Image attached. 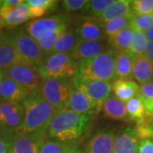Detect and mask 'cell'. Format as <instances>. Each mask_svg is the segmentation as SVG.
<instances>
[{"label": "cell", "mask_w": 153, "mask_h": 153, "mask_svg": "<svg viewBox=\"0 0 153 153\" xmlns=\"http://www.w3.org/2000/svg\"><path fill=\"white\" fill-rule=\"evenodd\" d=\"M91 118L90 115L79 114L70 110L60 111L49 123L45 136L52 140L71 144L86 133Z\"/></svg>", "instance_id": "1"}, {"label": "cell", "mask_w": 153, "mask_h": 153, "mask_svg": "<svg viewBox=\"0 0 153 153\" xmlns=\"http://www.w3.org/2000/svg\"><path fill=\"white\" fill-rule=\"evenodd\" d=\"M22 104L24 120L20 131L45 135L49 123L58 111L44 100L39 88L29 94Z\"/></svg>", "instance_id": "2"}, {"label": "cell", "mask_w": 153, "mask_h": 153, "mask_svg": "<svg viewBox=\"0 0 153 153\" xmlns=\"http://www.w3.org/2000/svg\"><path fill=\"white\" fill-rule=\"evenodd\" d=\"M116 52L106 50L94 58L77 62V75L88 80L111 82L115 80Z\"/></svg>", "instance_id": "3"}, {"label": "cell", "mask_w": 153, "mask_h": 153, "mask_svg": "<svg viewBox=\"0 0 153 153\" xmlns=\"http://www.w3.org/2000/svg\"><path fill=\"white\" fill-rule=\"evenodd\" d=\"M41 79L66 78L72 79L77 73V62L71 54H53L47 57L38 67Z\"/></svg>", "instance_id": "4"}, {"label": "cell", "mask_w": 153, "mask_h": 153, "mask_svg": "<svg viewBox=\"0 0 153 153\" xmlns=\"http://www.w3.org/2000/svg\"><path fill=\"white\" fill-rule=\"evenodd\" d=\"M72 79L49 78L41 81L39 90L44 100L57 111L65 109L72 88Z\"/></svg>", "instance_id": "5"}, {"label": "cell", "mask_w": 153, "mask_h": 153, "mask_svg": "<svg viewBox=\"0 0 153 153\" xmlns=\"http://www.w3.org/2000/svg\"><path fill=\"white\" fill-rule=\"evenodd\" d=\"M16 50L19 63L39 67L45 60V56L38 42L24 31H19L10 36Z\"/></svg>", "instance_id": "6"}, {"label": "cell", "mask_w": 153, "mask_h": 153, "mask_svg": "<svg viewBox=\"0 0 153 153\" xmlns=\"http://www.w3.org/2000/svg\"><path fill=\"white\" fill-rule=\"evenodd\" d=\"M71 82L73 87L82 92L92 102V104L95 108L96 114L101 111L105 100L111 96V82L88 80L77 74L74 76Z\"/></svg>", "instance_id": "7"}, {"label": "cell", "mask_w": 153, "mask_h": 153, "mask_svg": "<svg viewBox=\"0 0 153 153\" xmlns=\"http://www.w3.org/2000/svg\"><path fill=\"white\" fill-rule=\"evenodd\" d=\"M24 120L22 103H0L1 135L10 142L13 134L20 131Z\"/></svg>", "instance_id": "8"}, {"label": "cell", "mask_w": 153, "mask_h": 153, "mask_svg": "<svg viewBox=\"0 0 153 153\" xmlns=\"http://www.w3.org/2000/svg\"><path fill=\"white\" fill-rule=\"evenodd\" d=\"M67 19L64 16H54L35 19L26 25V33L37 42L50 36L60 29H67Z\"/></svg>", "instance_id": "9"}, {"label": "cell", "mask_w": 153, "mask_h": 153, "mask_svg": "<svg viewBox=\"0 0 153 153\" xmlns=\"http://www.w3.org/2000/svg\"><path fill=\"white\" fill-rule=\"evenodd\" d=\"M4 76L20 84L29 94L38 88L42 81L38 67L21 63H17L4 71Z\"/></svg>", "instance_id": "10"}, {"label": "cell", "mask_w": 153, "mask_h": 153, "mask_svg": "<svg viewBox=\"0 0 153 153\" xmlns=\"http://www.w3.org/2000/svg\"><path fill=\"white\" fill-rule=\"evenodd\" d=\"M45 135L18 131L10 140V153H39Z\"/></svg>", "instance_id": "11"}, {"label": "cell", "mask_w": 153, "mask_h": 153, "mask_svg": "<svg viewBox=\"0 0 153 153\" xmlns=\"http://www.w3.org/2000/svg\"><path fill=\"white\" fill-rule=\"evenodd\" d=\"M29 92L9 77H3L0 82V103H22Z\"/></svg>", "instance_id": "12"}, {"label": "cell", "mask_w": 153, "mask_h": 153, "mask_svg": "<svg viewBox=\"0 0 153 153\" xmlns=\"http://www.w3.org/2000/svg\"><path fill=\"white\" fill-rule=\"evenodd\" d=\"M80 39L103 42L106 38L103 24L96 18H88L82 21L75 30Z\"/></svg>", "instance_id": "13"}, {"label": "cell", "mask_w": 153, "mask_h": 153, "mask_svg": "<svg viewBox=\"0 0 153 153\" xmlns=\"http://www.w3.org/2000/svg\"><path fill=\"white\" fill-rule=\"evenodd\" d=\"M106 46L103 42L88 41L79 39L76 43L75 48L71 53L73 60L78 62L82 60H89L94 58L100 54L105 51Z\"/></svg>", "instance_id": "14"}, {"label": "cell", "mask_w": 153, "mask_h": 153, "mask_svg": "<svg viewBox=\"0 0 153 153\" xmlns=\"http://www.w3.org/2000/svg\"><path fill=\"white\" fill-rule=\"evenodd\" d=\"M139 139L134 128H126L116 134L113 153H138Z\"/></svg>", "instance_id": "15"}, {"label": "cell", "mask_w": 153, "mask_h": 153, "mask_svg": "<svg viewBox=\"0 0 153 153\" xmlns=\"http://www.w3.org/2000/svg\"><path fill=\"white\" fill-rule=\"evenodd\" d=\"M116 134L112 130L96 133L88 144L86 153H113Z\"/></svg>", "instance_id": "16"}, {"label": "cell", "mask_w": 153, "mask_h": 153, "mask_svg": "<svg viewBox=\"0 0 153 153\" xmlns=\"http://www.w3.org/2000/svg\"><path fill=\"white\" fill-rule=\"evenodd\" d=\"M66 110H70L76 113L92 116L95 113V108L87 96L80 90L72 86L69 98L66 105Z\"/></svg>", "instance_id": "17"}, {"label": "cell", "mask_w": 153, "mask_h": 153, "mask_svg": "<svg viewBox=\"0 0 153 153\" xmlns=\"http://www.w3.org/2000/svg\"><path fill=\"white\" fill-rule=\"evenodd\" d=\"M17 63L19 58L10 37L0 34V71L4 72Z\"/></svg>", "instance_id": "18"}, {"label": "cell", "mask_w": 153, "mask_h": 153, "mask_svg": "<svg viewBox=\"0 0 153 153\" xmlns=\"http://www.w3.org/2000/svg\"><path fill=\"white\" fill-rule=\"evenodd\" d=\"M134 56L128 51L116 52L114 60L115 79L131 80L133 78V63Z\"/></svg>", "instance_id": "19"}, {"label": "cell", "mask_w": 153, "mask_h": 153, "mask_svg": "<svg viewBox=\"0 0 153 153\" xmlns=\"http://www.w3.org/2000/svg\"><path fill=\"white\" fill-rule=\"evenodd\" d=\"M134 16L132 10V1L130 0H117L105 11L104 13L97 18L101 23L111 21L116 18L126 17L130 18Z\"/></svg>", "instance_id": "20"}, {"label": "cell", "mask_w": 153, "mask_h": 153, "mask_svg": "<svg viewBox=\"0 0 153 153\" xmlns=\"http://www.w3.org/2000/svg\"><path fill=\"white\" fill-rule=\"evenodd\" d=\"M133 77L140 85L153 83V65L144 55L134 58Z\"/></svg>", "instance_id": "21"}, {"label": "cell", "mask_w": 153, "mask_h": 153, "mask_svg": "<svg viewBox=\"0 0 153 153\" xmlns=\"http://www.w3.org/2000/svg\"><path fill=\"white\" fill-rule=\"evenodd\" d=\"M111 90L113 91L116 98L126 103L128 100L139 94L140 86L133 80L115 79L111 82Z\"/></svg>", "instance_id": "22"}, {"label": "cell", "mask_w": 153, "mask_h": 153, "mask_svg": "<svg viewBox=\"0 0 153 153\" xmlns=\"http://www.w3.org/2000/svg\"><path fill=\"white\" fill-rule=\"evenodd\" d=\"M102 110L105 116L109 118L123 122L130 121L126 111L125 103L116 98L114 95L110 96L105 100L102 106Z\"/></svg>", "instance_id": "23"}, {"label": "cell", "mask_w": 153, "mask_h": 153, "mask_svg": "<svg viewBox=\"0 0 153 153\" xmlns=\"http://www.w3.org/2000/svg\"><path fill=\"white\" fill-rule=\"evenodd\" d=\"M80 38L76 35L75 30L66 29L56 41L54 48L52 49L51 55L53 54H71L73 49L75 48L76 43Z\"/></svg>", "instance_id": "24"}, {"label": "cell", "mask_w": 153, "mask_h": 153, "mask_svg": "<svg viewBox=\"0 0 153 153\" xmlns=\"http://www.w3.org/2000/svg\"><path fill=\"white\" fill-rule=\"evenodd\" d=\"M134 38V30L129 26L124 28L115 37L111 38L109 44L112 46V50L115 52L128 51Z\"/></svg>", "instance_id": "25"}, {"label": "cell", "mask_w": 153, "mask_h": 153, "mask_svg": "<svg viewBox=\"0 0 153 153\" xmlns=\"http://www.w3.org/2000/svg\"><path fill=\"white\" fill-rule=\"evenodd\" d=\"M55 0H27L26 4L29 9L31 19H40L49 10H53L57 4Z\"/></svg>", "instance_id": "26"}, {"label": "cell", "mask_w": 153, "mask_h": 153, "mask_svg": "<svg viewBox=\"0 0 153 153\" xmlns=\"http://www.w3.org/2000/svg\"><path fill=\"white\" fill-rule=\"evenodd\" d=\"M125 106L130 121H134L136 123H139L146 119L145 107L139 95L128 100L126 102Z\"/></svg>", "instance_id": "27"}, {"label": "cell", "mask_w": 153, "mask_h": 153, "mask_svg": "<svg viewBox=\"0 0 153 153\" xmlns=\"http://www.w3.org/2000/svg\"><path fill=\"white\" fill-rule=\"evenodd\" d=\"M142 101L146 116L149 122H153V83H146L140 86L139 94Z\"/></svg>", "instance_id": "28"}, {"label": "cell", "mask_w": 153, "mask_h": 153, "mask_svg": "<svg viewBox=\"0 0 153 153\" xmlns=\"http://www.w3.org/2000/svg\"><path fill=\"white\" fill-rule=\"evenodd\" d=\"M130 20H131L130 18L120 17V18L113 19L105 23H102L105 36L108 38V40L115 37L117 33H120L124 28L128 27L129 26Z\"/></svg>", "instance_id": "29"}, {"label": "cell", "mask_w": 153, "mask_h": 153, "mask_svg": "<svg viewBox=\"0 0 153 153\" xmlns=\"http://www.w3.org/2000/svg\"><path fill=\"white\" fill-rule=\"evenodd\" d=\"M76 146L71 144L45 140L40 148L39 153H71Z\"/></svg>", "instance_id": "30"}, {"label": "cell", "mask_w": 153, "mask_h": 153, "mask_svg": "<svg viewBox=\"0 0 153 153\" xmlns=\"http://www.w3.org/2000/svg\"><path fill=\"white\" fill-rule=\"evenodd\" d=\"M114 0H90L84 7V10L94 18H99L110 6Z\"/></svg>", "instance_id": "31"}, {"label": "cell", "mask_w": 153, "mask_h": 153, "mask_svg": "<svg viewBox=\"0 0 153 153\" xmlns=\"http://www.w3.org/2000/svg\"><path fill=\"white\" fill-rule=\"evenodd\" d=\"M147 44L148 41L146 40L145 33L134 31V38L128 51L134 56L142 55L145 53Z\"/></svg>", "instance_id": "32"}, {"label": "cell", "mask_w": 153, "mask_h": 153, "mask_svg": "<svg viewBox=\"0 0 153 153\" xmlns=\"http://www.w3.org/2000/svg\"><path fill=\"white\" fill-rule=\"evenodd\" d=\"M153 23V14L134 16L129 22V27L136 32L146 33Z\"/></svg>", "instance_id": "33"}, {"label": "cell", "mask_w": 153, "mask_h": 153, "mask_svg": "<svg viewBox=\"0 0 153 153\" xmlns=\"http://www.w3.org/2000/svg\"><path fill=\"white\" fill-rule=\"evenodd\" d=\"M66 30V29H60V30L56 31L53 34H51L49 37L38 41V45H39L40 49L42 50V52L44 53L45 59L51 55L52 49L54 48L56 41L58 40V38H60V36L62 34V33L65 32Z\"/></svg>", "instance_id": "34"}, {"label": "cell", "mask_w": 153, "mask_h": 153, "mask_svg": "<svg viewBox=\"0 0 153 153\" xmlns=\"http://www.w3.org/2000/svg\"><path fill=\"white\" fill-rule=\"evenodd\" d=\"M134 129L139 140H140L142 141L146 140H150L152 139L153 134V123L149 122L146 118L141 123H136V126Z\"/></svg>", "instance_id": "35"}, {"label": "cell", "mask_w": 153, "mask_h": 153, "mask_svg": "<svg viewBox=\"0 0 153 153\" xmlns=\"http://www.w3.org/2000/svg\"><path fill=\"white\" fill-rule=\"evenodd\" d=\"M132 10L135 16L153 14V0L132 1Z\"/></svg>", "instance_id": "36"}, {"label": "cell", "mask_w": 153, "mask_h": 153, "mask_svg": "<svg viewBox=\"0 0 153 153\" xmlns=\"http://www.w3.org/2000/svg\"><path fill=\"white\" fill-rule=\"evenodd\" d=\"M88 4V0H64L61 1V6L66 12L80 10Z\"/></svg>", "instance_id": "37"}, {"label": "cell", "mask_w": 153, "mask_h": 153, "mask_svg": "<svg viewBox=\"0 0 153 153\" xmlns=\"http://www.w3.org/2000/svg\"><path fill=\"white\" fill-rule=\"evenodd\" d=\"M138 153H153V141L146 140L140 141L138 148Z\"/></svg>", "instance_id": "38"}, {"label": "cell", "mask_w": 153, "mask_h": 153, "mask_svg": "<svg viewBox=\"0 0 153 153\" xmlns=\"http://www.w3.org/2000/svg\"><path fill=\"white\" fill-rule=\"evenodd\" d=\"M10 142L0 134V153H10Z\"/></svg>", "instance_id": "39"}, {"label": "cell", "mask_w": 153, "mask_h": 153, "mask_svg": "<svg viewBox=\"0 0 153 153\" xmlns=\"http://www.w3.org/2000/svg\"><path fill=\"white\" fill-rule=\"evenodd\" d=\"M144 55L153 65V43H148L146 50H145Z\"/></svg>", "instance_id": "40"}, {"label": "cell", "mask_w": 153, "mask_h": 153, "mask_svg": "<svg viewBox=\"0 0 153 153\" xmlns=\"http://www.w3.org/2000/svg\"><path fill=\"white\" fill-rule=\"evenodd\" d=\"M146 38L149 43H153V23L147 31L145 33Z\"/></svg>", "instance_id": "41"}, {"label": "cell", "mask_w": 153, "mask_h": 153, "mask_svg": "<svg viewBox=\"0 0 153 153\" xmlns=\"http://www.w3.org/2000/svg\"><path fill=\"white\" fill-rule=\"evenodd\" d=\"M71 153H82V152L76 146V147H75V149H74V150H73V151H72Z\"/></svg>", "instance_id": "42"}, {"label": "cell", "mask_w": 153, "mask_h": 153, "mask_svg": "<svg viewBox=\"0 0 153 153\" xmlns=\"http://www.w3.org/2000/svg\"><path fill=\"white\" fill-rule=\"evenodd\" d=\"M3 77H4V72L0 71V82H1V81H2Z\"/></svg>", "instance_id": "43"}, {"label": "cell", "mask_w": 153, "mask_h": 153, "mask_svg": "<svg viewBox=\"0 0 153 153\" xmlns=\"http://www.w3.org/2000/svg\"><path fill=\"white\" fill-rule=\"evenodd\" d=\"M2 4H3V1L0 0V8H1V6H2Z\"/></svg>", "instance_id": "44"}, {"label": "cell", "mask_w": 153, "mask_h": 153, "mask_svg": "<svg viewBox=\"0 0 153 153\" xmlns=\"http://www.w3.org/2000/svg\"><path fill=\"white\" fill-rule=\"evenodd\" d=\"M152 140H153V134H152ZM152 141H153V140H152Z\"/></svg>", "instance_id": "45"}]
</instances>
